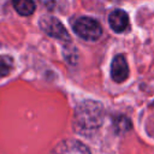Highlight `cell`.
Instances as JSON below:
<instances>
[{
    "instance_id": "obj_1",
    "label": "cell",
    "mask_w": 154,
    "mask_h": 154,
    "mask_svg": "<svg viewBox=\"0 0 154 154\" xmlns=\"http://www.w3.org/2000/svg\"><path fill=\"white\" fill-rule=\"evenodd\" d=\"M105 117L102 103L94 100L82 101L75 109L73 123L78 131H93L101 126Z\"/></svg>"
},
{
    "instance_id": "obj_2",
    "label": "cell",
    "mask_w": 154,
    "mask_h": 154,
    "mask_svg": "<svg viewBox=\"0 0 154 154\" xmlns=\"http://www.w3.org/2000/svg\"><path fill=\"white\" fill-rule=\"evenodd\" d=\"M72 28L81 38L87 41H96L102 34L100 23L91 17H81L76 19Z\"/></svg>"
},
{
    "instance_id": "obj_3",
    "label": "cell",
    "mask_w": 154,
    "mask_h": 154,
    "mask_svg": "<svg viewBox=\"0 0 154 154\" xmlns=\"http://www.w3.org/2000/svg\"><path fill=\"white\" fill-rule=\"evenodd\" d=\"M38 25L43 32H46L48 36L63 40V41H70V35L66 31L65 26L61 24V22L53 17V16H42L38 20Z\"/></svg>"
},
{
    "instance_id": "obj_4",
    "label": "cell",
    "mask_w": 154,
    "mask_h": 154,
    "mask_svg": "<svg viewBox=\"0 0 154 154\" xmlns=\"http://www.w3.org/2000/svg\"><path fill=\"white\" fill-rule=\"evenodd\" d=\"M49 154H90V150L81 141L67 138L59 142Z\"/></svg>"
},
{
    "instance_id": "obj_5",
    "label": "cell",
    "mask_w": 154,
    "mask_h": 154,
    "mask_svg": "<svg viewBox=\"0 0 154 154\" xmlns=\"http://www.w3.org/2000/svg\"><path fill=\"white\" fill-rule=\"evenodd\" d=\"M111 76L114 82L122 83L129 76V67L126 63V58L123 54H118L113 58L111 64Z\"/></svg>"
},
{
    "instance_id": "obj_6",
    "label": "cell",
    "mask_w": 154,
    "mask_h": 154,
    "mask_svg": "<svg viewBox=\"0 0 154 154\" xmlns=\"http://www.w3.org/2000/svg\"><path fill=\"white\" fill-rule=\"evenodd\" d=\"M108 23L113 31L123 32L129 26V17L123 10H114L108 16Z\"/></svg>"
},
{
    "instance_id": "obj_7",
    "label": "cell",
    "mask_w": 154,
    "mask_h": 154,
    "mask_svg": "<svg viewBox=\"0 0 154 154\" xmlns=\"http://www.w3.org/2000/svg\"><path fill=\"white\" fill-rule=\"evenodd\" d=\"M13 7L20 16H30L35 11V2L30 0H17L13 1Z\"/></svg>"
},
{
    "instance_id": "obj_8",
    "label": "cell",
    "mask_w": 154,
    "mask_h": 154,
    "mask_svg": "<svg viewBox=\"0 0 154 154\" xmlns=\"http://www.w3.org/2000/svg\"><path fill=\"white\" fill-rule=\"evenodd\" d=\"M113 126H114V130L118 134H124V132H126L131 129V122L128 117L119 116V117L113 119Z\"/></svg>"
},
{
    "instance_id": "obj_9",
    "label": "cell",
    "mask_w": 154,
    "mask_h": 154,
    "mask_svg": "<svg viewBox=\"0 0 154 154\" xmlns=\"http://www.w3.org/2000/svg\"><path fill=\"white\" fill-rule=\"evenodd\" d=\"M13 69V59L10 55H0V77L7 76Z\"/></svg>"
},
{
    "instance_id": "obj_10",
    "label": "cell",
    "mask_w": 154,
    "mask_h": 154,
    "mask_svg": "<svg viewBox=\"0 0 154 154\" xmlns=\"http://www.w3.org/2000/svg\"><path fill=\"white\" fill-rule=\"evenodd\" d=\"M152 105H153V107H154V102H153V103H152Z\"/></svg>"
}]
</instances>
